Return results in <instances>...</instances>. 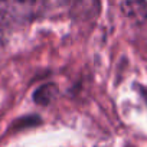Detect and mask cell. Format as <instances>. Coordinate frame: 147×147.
<instances>
[{
    "label": "cell",
    "mask_w": 147,
    "mask_h": 147,
    "mask_svg": "<svg viewBox=\"0 0 147 147\" xmlns=\"http://www.w3.org/2000/svg\"><path fill=\"white\" fill-rule=\"evenodd\" d=\"M39 0H0V40L15 26L26 23L36 16Z\"/></svg>",
    "instance_id": "1"
},
{
    "label": "cell",
    "mask_w": 147,
    "mask_h": 147,
    "mask_svg": "<svg viewBox=\"0 0 147 147\" xmlns=\"http://www.w3.org/2000/svg\"><path fill=\"white\" fill-rule=\"evenodd\" d=\"M120 9L128 20L137 25L147 22V0H121Z\"/></svg>",
    "instance_id": "2"
},
{
    "label": "cell",
    "mask_w": 147,
    "mask_h": 147,
    "mask_svg": "<svg viewBox=\"0 0 147 147\" xmlns=\"http://www.w3.org/2000/svg\"><path fill=\"white\" fill-rule=\"evenodd\" d=\"M100 0H72L71 12L80 20H92L100 15Z\"/></svg>",
    "instance_id": "3"
},
{
    "label": "cell",
    "mask_w": 147,
    "mask_h": 147,
    "mask_svg": "<svg viewBox=\"0 0 147 147\" xmlns=\"http://www.w3.org/2000/svg\"><path fill=\"white\" fill-rule=\"evenodd\" d=\"M56 95H58V87L53 82H48V84L40 85L35 91L33 101L39 105H49Z\"/></svg>",
    "instance_id": "4"
},
{
    "label": "cell",
    "mask_w": 147,
    "mask_h": 147,
    "mask_svg": "<svg viewBox=\"0 0 147 147\" xmlns=\"http://www.w3.org/2000/svg\"><path fill=\"white\" fill-rule=\"evenodd\" d=\"M40 123H42L40 117H38V115L33 114V115H26V117H22V118L16 120L12 127H13V130L19 131V130H25V128H29V127L39 125Z\"/></svg>",
    "instance_id": "5"
},
{
    "label": "cell",
    "mask_w": 147,
    "mask_h": 147,
    "mask_svg": "<svg viewBox=\"0 0 147 147\" xmlns=\"http://www.w3.org/2000/svg\"><path fill=\"white\" fill-rule=\"evenodd\" d=\"M140 94H141L143 100H144L146 104H147V87H140Z\"/></svg>",
    "instance_id": "6"
}]
</instances>
